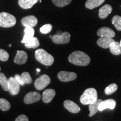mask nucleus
Returning <instances> with one entry per match:
<instances>
[{
  "label": "nucleus",
  "instance_id": "a211bd4d",
  "mask_svg": "<svg viewBox=\"0 0 121 121\" xmlns=\"http://www.w3.org/2000/svg\"><path fill=\"white\" fill-rule=\"evenodd\" d=\"M115 42L113 38H100L97 40V44L99 47L104 49L109 48L110 44Z\"/></svg>",
  "mask_w": 121,
  "mask_h": 121
},
{
  "label": "nucleus",
  "instance_id": "bb28decb",
  "mask_svg": "<svg viewBox=\"0 0 121 121\" xmlns=\"http://www.w3.org/2000/svg\"><path fill=\"white\" fill-rule=\"evenodd\" d=\"M118 89V86L116 84H112L105 89L104 92L106 95H110L115 93Z\"/></svg>",
  "mask_w": 121,
  "mask_h": 121
},
{
  "label": "nucleus",
  "instance_id": "f03ea898",
  "mask_svg": "<svg viewBox=\"0 0 121 121\" xmlns=\"http://www.w3.org/2000/svg\"><path fill=\"white\" fill-rule=\"evenodd\" d=\"M35 57L39 62L45 66H51L54 62V57L43 49H39L35 51Z\"/></svg>",
  "mask_w": 121,
  "mask_h": 121
},
{
  "label": "nucleus",
  "instance_id": "6e6552de",
  "mask_svg": "<svg viewBox=\"0 0 121 121\" xmlns=\"http://www.w3.org/2000/svg\"><path fill=\"white\" fill-rule=\"evenodd\" d=\"M9 91L12 95H16L19 94L20 90V85L15 78L11 77L9 79Z\"/></svg>",
  "mask_w": 121,
  "mask_h": 121
},
{
  "label": "nucleus",
  "instance_id": "b1692460",
  "mask_svg": "<svg viewBox=\"0 0 121 121\" xmlns=\"http://www.w3.org/2000/svg\"><path fill=\"white\" fill-rule=\"evenodd\" d=\"M40 45L38 39L37 37H33L28 43L25 44V47L27 48H37Z\"/></svg>",
  "mask_w": 121,
  "mask_h": 121
},
{
  "label": "nucleus",
  "instance_id": "f704fd0d",
  "mask_svg": "<svg viewBox=\"0 0 121 121\" xmlns=\"http://www.w3.org/2000/svg\"><path fill=\"white\" fill-rule=\"evenodd\" d=\"M9 47H11V44H10L9 45Z\"/></svg>",
  "mask_w": 121,
  "mask_h": 121
},
{
  "label": "nucleus",
  "instance_id": "5701e85b",
  "mask_svg": "<svg viewBox=\"0 0 121 121\" xmlns=\"http://www.w3.org/2000/svg\"><path fill=\"white\" fill-rule=\"evenodd\" d=\"M0 84L4 90H9V80L4 73H0Z\"/></svg>",
  "mask_w": 121,
  "mask_h": 121
},
{
  "label": "nucleus",
  "instance_id": "412c9836",
  "mask_svg": "<svg viewBox=\"0 0 121 121\" xmlns=\"http://www.w3.org/2000/svg\"><path fill=\"white\" fill-rule=\"evenodd\" d=\"M105 0H87L85 3V7L90 10L96 8L103 4Z\"/></svg>",
  "mask_w": 121,
  "mask_h": 121
},
{
  "label": "nucleus",
  "instance_id": "72a5a7b5",
  "mask_svg": "<svg viewBox=\"0 0 121 121\" xmlns=\"http://www.w3.org/2000/svg\"><path fill=\"white\" fill-rule=\"evenodd\" d=\"M37 71L38 72H40V69H37Z\"/></svg>",
  "mask_w": 121,
  "mask_h": 121
},
{
  "label": "nucleus",
  "instance_id": "423d86ee",
  "mask_svg": "<svg viewBox=\"0 0 121 121\" xmlns=\"http://www.w3.org/2000/svg\"><path fill=\"white\" fill-rule=\"evenodd\" d=\"M71 35L69 33L64 32L61 34L54 35L52 38V41L57 44H64L69 43Z\"/></svg>",
  "mask_w": 121,
  "mask_h": 121
},
{
  "label": "nucleus",
  "instance_id": "c756f323",
  "mask_svg": "<svg viewBox=\"0 0 121 121\" xmlns=\"http://www.w3.org/2000/svg\"><path fill=\"white\" fill-rule=\"evenodd\" d=\"M52 25L50 24H45V25L42 26L40 29V31L42 34H48V33H50L51 31V30L52 29Z\"/></svg>",
  "mask_w": 121,
  "mask_h": 121
},
{
  "label": "nucleus",
  "instance_id": "c9c22d12",
  "mask_svg": "<svg viewBox=\"0 0 121 121\" xmlns=\"http://www.w3.org/2000/svg\"><path fill=\"white\" fill-rule=\"evenodd\" d=\"M120 43V45H121V42H120V43Z\"/></svg>",
  "mask_w": 121,
  "mask_h": 121
},
{
  "label": "nucleus",
  "instance_id": "0eeeda50",
  "mask_svg": "<svg viewBox=\"0 0 121 121\" xmlns=\"http://www.w3.org/2000/svg\"><path fill=\"white\" fill-rule=\"evenodd\" d=\"M58 79L63 82H69L76 79L78 75L75 72L65 71H60L57 75Z\"/></svg>",
  "mask_w": 121,
  "mask_h": 121
},
{
  "label": "nucleus",
  "instance_id": "cd10ccee",
  "mask_svg": "<svg viewBox=\"0 0 121 121\" xmlns=\"http://www.w3.org/2000/svg\"><path fill=\"white\" fill-rule=\"evenodd\" d=\"M52 1L56 6L62 7L69 5L71 2L72 0H52Z\"/></svg>",
  "mask_w": 121,
  "mask_h": 121
},
{
  "label": "nucleus",
  "instance_id": "39448f33",
  "mask_svg": "<svg viewBox=\"0 0 121 121\" xmlns=\"http://www.w3.org/2000/svg\"><path fill=\"white\" fill-rule=\"evenodd\" d=\"M51 83V78L47 75H42L38 78L34 82V85L38 90H42L45 88Z\"/></svg>",
  "mask_w": 121,
  "mask_h": 121
},
{
  "label": "nucleus",
  "instance_id": "4be33fe9",
  "mask_svg": "<svg viewBox=\"0 0 121 121\" xmlns=\"http://www.w3.org/2000/svg\"><path fill=\"white\" fill-rule=\"evenodd\" d=\"M109 49L110 52L114 55H120L121 54V46L119 42H113L110 45Z\"/></svg>",
  "mask_w": 121,
  "mask_h": 121
},
{
  "label": "nucleus",
  "instance_id": "c85d7f7f",
  "mask_svg": "<svg viewBox=\"0 0 121 121\" xmlns=\"http://www.w3.org/2000/svg\"><path fill=\"white\" fill-rule=\"evenodd\" d=\"M21 76H22L23 81L25 84H30L32 82V78L29 72H24Z\"/></svg>",
  "mask_w": 121,
  "mask_h": 121
},
{
  "label": "nucleus",
  "instance_id": "2f4dec72",
  "mask_svg": "<svg viewBox=\"0 0 121 121\" xmlns=\"http://www.w3.org/2000/svg\"><path fill=\"white\" fill-rule=\"evenodd\" d=\"M14 78H15V80L17 81L18 83L20 85V86H24V85L25 84L23 81V80H22V77L21 75H18V74H16V75H15Z\"/></svg>",
  "mask_w": 121,
  "mask_h": 121
},
{
  "label": "nucleus",
  "instance_id": "6ab92c4d",
  "mask_svg": "<svg viewBox=\"0 0 121 121\" xmlns=\"http://www.w3.org/2000/svg\"><path fill=\"white\" fill-rule=\"evenodd\" d=\"M102 102V99H98L95 102L89 104V109L90 110V114H89V117H93L98 112V111L99 110V105Z\"/></svg>",
  "mask_w": 121,
  "mask_h": 121
},
{
  "label": "nucleus",
  "instance_id": "aec40b11",
  "mask_svg": "<svg viewBox=\"0 0 121 121\" xmlns=\"http://www.w3.org/2000/svg\"><path fill=\"white\" fill-rule=\"evenodd\" d=\"M38 0H19V6L24 9H29L31 8Z\"/></svg>",
  "mask_w": 121,
  "mask_h": 121
},
{
  "label": "nucleus",
  "instance_id": "f8f14e48",
  "mask_svg": "<svg viewBox=\"0 0 121 121\" xmlns=\"http://www.w3.org/2000/svg\"><path fill=\"white\" fill-rule=\"evenodd\" d=\"M116 106V102L114 99H107L103 101L100 103L99 105V110L102 112L106 109H114Z\"/></svg>",
  "mask_w": 121,
  "mask_h": 121
},
{
  "label": "nucleus",
  "instance_id": "a878e982",
  "mask_svg": "<svg viewBox=\"0 0 121 121\" xmlns=\"http://www.w3.org/2000/svg\"><path fill=\"white\" fill-rule=\"evenodd\" d=\"M11 105L7 100L1 98L0 99V109L2 111H7L10 109Z\"/></svg>",
  "mask_w": 121,
  "mask_h": 121
},
{
  "label": "nucleus",
  "instance_id": "4468645a",
  "mask_svg": "<svg viewBox=\"0 0 121 121\" xmlns=\"http://www.w3.org/2000/svg\"><path fill=\"white\" fill-rule=\"evenodd\" d=\"M28 60V54L24 51H17V54L14 58V62L16 64L23 65Z\"/></svg>",
  "mask_w": 121,
  "mask_h": 121
},
{
  "label": "nucleus",
  "instance_id": "2eb2a0df",
  "mask_svg": "<svg viewBox=\"0 0 121 121\" xmlns=\"http://www.w3.org/2000/svg\"><path fill=\"white\" fill-rule=\"evenodd\" d=\"M56 95V91L53 89H47L43 92L42 95V99L45 103H49L52 100Z\"/></svg>",
  "mask_w": 121,
  "mask_h": 121
},
{
  "label": "nucleus",
  "instance_id": "7c9ffc66",
  "mask_svg": "<svg viewBox=\"0 0 121 121\" xmlns=\"http://www.w3.org/2000/svg\"><path fill=\"white\" fill-rule=\"evenodd\" d=\"M9 58V54L5 50L0 49V60L2 61H7Z\"/></svg>",
  "mask_w": 121,
  "mask_h": 121
},
{
  "label": "nucleus",
  "instance_id": "20e7f679",
  "mask_svg": "<svg viewBox=\"0 0 121 121\" xmlns=\"http://www.w3.org/2000/svg\"><path fill=\"white\" fill-rule=\"evenodd\" d=\"M16 23V19L10 13L2 12L0 13V26L3 28L13 27Z\"/></svg>",
  "mask_w": 121,
  "mask_h": 121
},
{
  "label": "nucleus",
  "instance_id": "1a4fd4ad",
  "mask_svg": "<svg viewBox=\"0 0 121 121\" xmlns=\"http://www.w3.org/2000/svg\"><path fill=\"white\" fill-rule=\"evenodd\" d=\"M41 95L38 92H30L25 95L24 100L25 104H29L38 102L41 99Z\"/></svg>",
  "mask_w": 121,
  "mask_h": 121
},
{
  "label": "nucleus",
  "instance_id": "f257e3e1",
  "mask_svg": "<svg viewBox=\"0 0 121 121\" xmlns=\"http://www.w3.org/2000/svg\"><path fill=\"white\" fill-rule=\"evenodd\" d=\"M69 60L72 64L77 66H87L91 61L90 57L82 51H75L72 52L69 57Z\"/></svg>",
  "mask_w": 121,
  "mask_h": 121
},
{
  "label": "nucleus",
  "instance_id": "9d476101",
  "mask_svg": "<svg viewBox=\"0 0 121 121\" xmlns=\"http://www.w3.org/2000/svg\"><path fill=\"white\" fill-rule=\"evenodd\" d=\"M97 35L100 38H113L115 36V32L112 29L108 27H102L97 31Z\"/></svg>",
  "mask_w": 121,
  "mask_h": 121
},
{
  "label": "nucleus",
  "instance_id": "7ed1b4c3",
  "mask_svg": "<svg viewBox=\"0 0 121 121\" xmlns=\"http://www.w3.org/2000/svg\"><path fill=\"white\" fill-rule=\"evenodd\" d=\"M97 100V91L94 88L86 89L80 97V102L83 105H89L95 102Z\"/></svg>",
  "mask_w": 121,
  "mask_h": 121
},
{
  "label": "nucleus",
  "instance_id": "e433bc0d",
  "mask_svg": "<svg viewBox=\"0 0 121 121\" xmlns=\"http://www.w3.org/2000/svg\"><path fill=\"white\" fill-rule=\"evenodd\" d=\"M0 71H1V67H0Z\"/></svg>",
  "mask_w": 121,
  "mask_h": 121
},
{
  "label": "nucleus",
  "instance_id": "473e14b6",
  "mask_svg": "<svg viewBox=\"0 0 121 121\" xmlns=\"http://www.w3.org/2000/svg\"><path fill=\"white\" fill-rule=\"evenodd\" d=\"M15 121H29V119L24 114L20 115L19 117L16 118Z\"/></svg>",
  "mask_w": 121,
  "mask_h": 121
},
{
  "label": "nucleus",
  "instance_id": "9b49d317",
  "mask_svg": "<svg viewBox=\"0 0 121 121\" xmlns=\"http://www.w3.org/2000/svg\"><path fill=\"white\" fill-rule=\"evenodd\" d=\"M22 23L24 26L26 27H34L38 23V19L35 16L33 15H29L24 17L22 20Z\"/></svg>",
  "mask_w": 121,
  "mask_h": 121
},
{
  "label": "nucleus",
  "instance_id": "393cba45",
  "mask_svg": "<svg viewBox=\"0 0 121 121\" xmlns=\"http://www.w3.org/2000/svg\"><path fill=\"white\" fill-rule=\"evenodd\" d=\"M112 22L116 29L118 31H121V16L116 15L112 18Z\"/></svg>",
  "mask_w": 121,
  "mask_h": 121
},
{
  "label": "nucleus",
  "instance_id": "dca6fc26",
  "mask_svg": "<svg viewBox=\"0 0 121 121\" xmlns=\"http://www.w3.org/2000/svg\"><path fill=\"white\" fill-rule=\"evenodd\" d=\"M34 29L33 27H26L24 29V36L22 40V43H26L34 37Z\"/></svg>",
  "mask_w": 121,
  "mask_h": 121
},
{
  "label": "nucleus",
  "instance_id": "f3484780",
  "mask_svg": "<svg viewBox=\"0 0 121 121\" xmlns=\"http://www.w3.org/2000/svg\"><path fill=\"white\" fill-rule=\"evenodd\" d=\"M112 7L109 4H105L99 9V17L102 19H104L108 17V16L112 11Z\"/></svg>",
  "mask_w": 121,
  "mask_h": 121
},
{
  "label": "nucleus",
  "instance_id": "ddd939ff",
  "mask_svg": "<svg viewBox=\"0 0 121 121\" xmlns=\"http://www.w3.org/2000/svg\"><path fill=\"white\" fill-rule=\"evenodd\" d=\"M63 105L66 109L72 113H78L81 110L78 104L69 100H66L63 103Z\"/></svg>",
  "mask_w": 121,
  "mask_h": 121
}]
</instances>
